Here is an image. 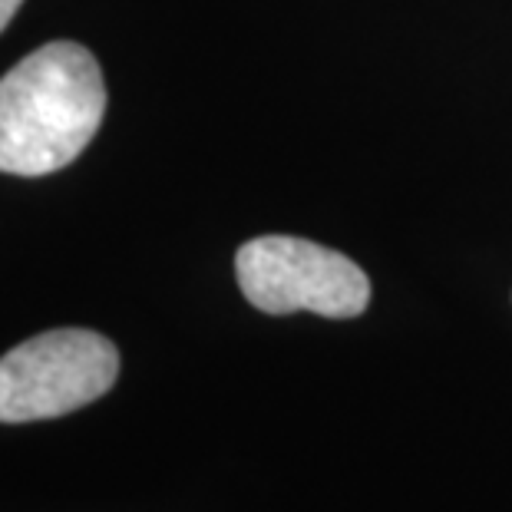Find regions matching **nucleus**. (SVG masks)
<instances>
[{"label": "nucleus", "mask_w": 512, "mask_h": 512, "mask_svg": "<svg viewBox=\"0 0 512 512\" xmlns=\"http://www.w3.org/2000/svg\"><path fill=\"white\" fill-rule=\"evenodd\" d=\"M20 4H24V0H0V34H4V27L10 24V20H14Z\"/></svg>", "instance_id": "nucleus-4"}, {"label": "nucleus", "mask_w": 512, "mask_h": 512, "mask_svg": "<svg viewBox=\"0 0 512 512\" xmlns=\"http://www.w3.org/2000/svg\"><path fill=\"white\" fill-rule=\"evenodd\" d=\"M106 113L96 57L73 40L43 43L0 76V172L50 176L93 143Z\"/></svg>", "instance_id": "nucleus-1"}, {"label": "nucleus", "mask_w": 512, "mask_h": 512, "mask_svg": "<svg viewBox=\"0 0 512 512\" xmlns=\"http://www.w3.org/2000/svg\"><path fill=\"white\" fill-rule=\"evenodd\" d=\"M119 351L86 328L37 334L0 357V423L53 420L110 394Z\"/></svg>", "instance_id": "nucleus-2"}, {"label": "nucleus", "mask_w": 512, "mask_h": 512, "mask_svg": "<svg viewBox=\"0 0 512 512\" xmlns=\"http://www.w3.org/2000/svg\"><path fill=\"white\" fill-rule=\"evenodd\" d=\"M238 288L265 314L311 311L321 318H357L370 304L364 268L328 245L294 235H261L238 248Z\"/></svg>", "instance_id": "nucleus-3"}]
</instances>
